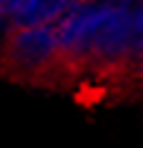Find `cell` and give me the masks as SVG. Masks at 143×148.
Returning <instances> with one entry per match:
<instances>
[{
    "label": "cell",
    "mask_w": 143,
    "mask_h": 148,
    "mask_svg": "<svg viewBox=\"0 0 143 148\" xmlns=\"http://www.w3.org/2000/svg\"><path fill=\"white\" fill-rule=\"evenodd\" d=\"M83 0H25V5L15 15L18 25H58L70 10H75Z\"/></svg>",
    "instance_id": "cell-3"
},
{
    "label": "cell",
    "mask_w": 143,
    "mask_h": 148,
    "mask_svg": "<svg viewBox=\"0 0 143 148\" xmlns=\"http://www.w3.org/2000/svg\"><path fill=\"white\" fill-rule=\"evenodd\" d=\"M3 58L18 75H45L58 60H63L55 25H18L10 28L3 45Z\"/></svg>",
    "instance_id": "cell-2"
},
{
    "label": "cell",
    "mask_w": 143,
    "mask_h": 148,
    "mask_svg": "<svg viewBox=\"0 0 143 148\" xmlns=\"http://www.w3.org/2000/svg\"><path fill=\"white\" fill-rule=\"evenodd\" d=\"M63 60L143 58V3L83 0L55 25Z\"/></svg>",
    "instance_id": "cell-1"
}]
</instances>
